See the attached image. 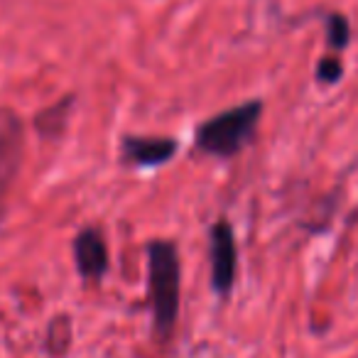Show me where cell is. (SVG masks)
<instances>
[{"label":"cell","instance_id":"2","mask_svg":"<svg viewBox=\"0 0 358 358\" xmlns=\"http://www.w3.org/2000/svg\"><path fill=\"white\" fill-rule=\"evenodd\" d=\"M263 115V101L253 99L211 115L196 128V148L214 157H234L250 143Z\"/></svg>","mask_w":358,"mask_h":358},{"label":"cell","instance_id":"6","mask_svg":"<svg viewBox=\"0 0 358 358\" xmlns=\"http://www.w3.org/2000/svg\"><path fill=\"white\" fill-rule=\"evenodd\" d=\"M327 40H329V47L334 52H343L351 42V25L348 20L341 15V13H331L327 15Z\"/></svg>","mask_w":358,"mask_h":358},{"label":"cell","instance_id":"7","mask_svg":"<svg viewBox=\"0 0 358 358\" xmlns=\"http://www.w3.org/2000/svg\"><path fill=\"white\" fill-rule=\"evenodd\" d=\"M341 76H343V62H341V57H338L336 52L319 59V64H317V81H319V84H327V86L338 84V81H341Z\"/></svg>","mask_w":358,"mask_h":358},{"label":"cell","instance_id":"5","mask_svg":"<svg viewBox=\"0 0 358 358\" xmlns=\"http://www.w3.org/2000/svg\"><path fill=\"white\" fill-rule=\"evenodd\" d=\"M179 145L174 138L159 135H125L120 140V157L135 167H159L177 155Z\"/></svg>","mask_w":358,"mask_h":358},{"label":"cell","instance_id":"1","mask_svg":"<svg viewBox=\"0 0 358 358\" xmlns=\"http://www.w3.org/2000/svg\"><path fill=\"white\" fill-rule=\"evenodd\" d=\"M179 253L172 241H150L148 245V289L155 334L167 338L179 314Z\"/></svg>","mask_w":358,"mask_h":358},{"label":"cell","instance_id":"3","mask_svg":"<svg viewBox=\"0 0 358 358\" xmlns=\"http://www.w3.org/2000/svg\"><path fill=\"white\" fill-rule=\"evenodd\" d=\"M209 243L211 287L221 297H229L236 285V270H238V248H236V236L229 221L219 219L211 226Z\"/></svg>","mask_w":358,"mask_h":358},{"label":"cell","instance_id":"4","mask_svg":"<svg viewBox=\"0 0 358 358\" xmlns=\"http://www.w3.org/2000/svg\"><path fill=\"white\" fill-rule=\"evenodd\" d=\"M74 263L79 275L86 282H99L106 278L110 265L108 243H106L103 234L96 226L81 229L74 238Z\"/></svg>","mask_w":358,"mask_h":358}]
</instances>
